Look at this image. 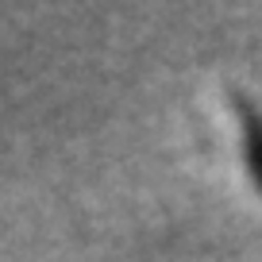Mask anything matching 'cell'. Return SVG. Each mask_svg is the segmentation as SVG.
Wrapping results in <instances>:
<instances>
[{
  "label": "cell",
  "instance_id": "1",
  "mask_svg": "<svg viewBox=\"0 0 262 262\" xmlns=\"http://www.w3.org/2000/svg\"><path fill=\"white\" fill-rule=\"evenodd\" d=\"M235 112H239V131H243V162L251 173L254 189L262 193V108L251 97L235 93Z\"/></svg>",
  "mask_w": 262,
  "mask_h": 262
}]
</instances>
